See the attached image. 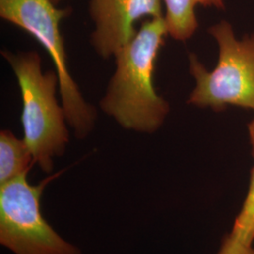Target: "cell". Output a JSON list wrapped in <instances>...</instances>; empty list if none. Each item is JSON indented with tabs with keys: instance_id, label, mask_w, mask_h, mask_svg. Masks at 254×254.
<instances>
[{
	"instance_id": "cell-1",
	"label": "cell",
	"mask_w": 254,
	"mask_h": 254,
	"mask_svg": "<svg viewBox=\"0 0 254 254\" xmlns=\"http://www.w3.org/2000/svg\"><path fill=\"white\" fill-rule=\"evenodd\" d=\"M167 35L164 16L148 19L114 55L116 70L100 107L127 130L154 133L170 112L169 103L158 95L153 82L156 59Z\"/></svg>"
},
{
	"instance_id": "cell-2",
	"label": "cell",
	"mask_w": 254,
	"mask_h": 254,
	"mask_svg": "<svg viewBox=\"0 0 254 254\" xmlns=\"http://www.w3.org/2000/svg\"><path fill=\"white\" fill-rule=\"evenodd\" d=\"M15 74L23 100L21 123L33 161L46 173L54 169V158L64 155L70 140L67 117L56 98L59 76L56 71L43 72L36 51L12 53L2 50Z\"/></svg>"
},
{
	"instance_id": "cell-3",
	"label": "cell",
	"mask_w": 254,
	"mask_h": 254,
	"mask_svg": "<svg viewBox=\"0 0 254 254\" xmlns=\"http://www.w3.org/2000/svg\"><path fill=\"white\" fill-rule=\"evenodd\" d=\"M70 13V9H58L52 0H0L1 18L30 34L51 58L59 76V90L68 125L73 128L74 136L83 139L92 131L97 113L82 96L68 69L60 24Z\"/></svg>"
},
{
	"instance_id": "cell-4",
	"label": "cell",
	"mask_w": 254,
	"mask_h": 254,
	"mask_svg": "<svg viewBox=\"0 0 254 254\" xmlns=\"http://www.w3.org/2000/svg\"><path fill=\"white\" fill-rule=\"evenodd\" d=\"M219 48L217 67L207 71L190 54V73L196 79L189 104L220 111L228 105L254 110V34L237 40L226 22L209 28Z\"/></svg>"
},
{
	"instance_id": "cell-5",
	"label": "cell",
	"mask_w": 254,
	"mask_h": 254,
	"mask_svg": "<svg viewBox=\"0 0 254 254\" xmlns=\"http://www.w3.org/2000/svg\"><path fill=\"white\" fill-rule=\"evenodd\" d=\"M62 172L38 185L28 173L0 185V243L14 254H82L60 236L44 218L41 198L46 185Z\"/></svg>"
},
{
	"instance_id": "cell-6",
	"label": "cell",
	"mask_w": 254,
	"mask_h": 254,
	"mask_svg": "<svg viewBox=\"0 0 254 254\" xmlns=\"http://www.w3.org/2000/svg\"><path fill=\"white\" fill-rule=\"evenodd\" d=\"M90 13L95 29L91 45L101 58L114 57L136 36V23L163 17L161 0H91Z\"/></svg>"
},
{
	"instance_id": "cell-7",
	"label": "cell",
	"mask_w": 254,
	"mask_h": 254,
	"mask_svg": "<svg viewBox=\"0 0 254 254\" xmlns=\"http://www.w3.org/2000/svg\"><path fill=\"white\" fill-rule=\"evenodd\" d=\"M35 165L26 141L12 132L0 133V185L11 181L23 173H28Z\"/></svg>"
},
{
	"instance_id": "cell-8",
	"label": "cell",
	"mask_w": 254,
	"mask_h": 254,
	"mask_svg": "<svg viewBox=\"0 0 254 254\" xmlns=\"http://www.w3.org/2000/svg\"><path fill=\"white\" fill-rule=\"evenodd\" d=\"M166 7L164 16L168 34L177 41H187L194 35L199 27L195 9L197 5L205 6V0H163Z\"/></svg>"
},
{
	"instance_id": "cell-9",
	"label": "cell",
	"mask_w": 254,
	"mask_h": 254,
	"mask_svg": "<svg viewBox=\"0 0 254 254\" xmlns=\"http://www.w3.org/2000/svg\"><path fill=\"white\" fill-rule=\"evenodd\" d=\"M222 243L232 248L254 246V167L243 205L236 216L231 232L223 238Z\"/></svg>"
},
{
	"instance_id": "cell-10",
	"label": "cell",
	"mask_w": 254,
	"mask_h": 254,
	"mask_svg": "<svg viewBox=\"0 0 254 254\" xmlns=\"http://www.w3.org/2000/svg\"><path fill=\"white\" fill-rule=\"evenodd\" d=\"M218 254H254V246L249 248L234 249L221 243Z\"/></svg>"
},
{
	"instance_id": "cell-11",
	"label": "cell",
	"mask_w": 254,
	"mask_h": 254,
	"mask_svg": "<svg viewBox=\"0 0 254 254\" xmlns=\"http://www.w3.org/2000/svg\"><path fill=\"white\" fill-rule=\"evenodd\" d=\"M210 6H214L218 9L224 8V4L222 0H205V7H210Z\"/></svg>"
},
{
	"instance_id": "cell-12",
	"label": "cell",
	"mask_w": 254,
	"mask_h": 254,
	"mask_svg": "<svg viewBox=\"0 0 254 254\" xmlns=\"http://www.w3.org/2000/svg\"><path fill=\"white\" fill-rule=\"evenodd\" d=\"M249 135H250V140L253 148V155L254 156V119L249 124Z\"/></svg>"
},
{
	"instance_id": "cell-13",
	"label": "cell",
	"mask_w": 254,
	"mask_h": 254,
	"mask_svg": "<svg viewBox=\"0 0 254 254\" xmlns=\"http://www.w3.org/2000/svg\"><path fill=\"white\" fill-rule=\"evenodd\" d=\"M62 0H52V2L55 3V4H58V3H60Z\"/></svg>"
}]
</instances>
